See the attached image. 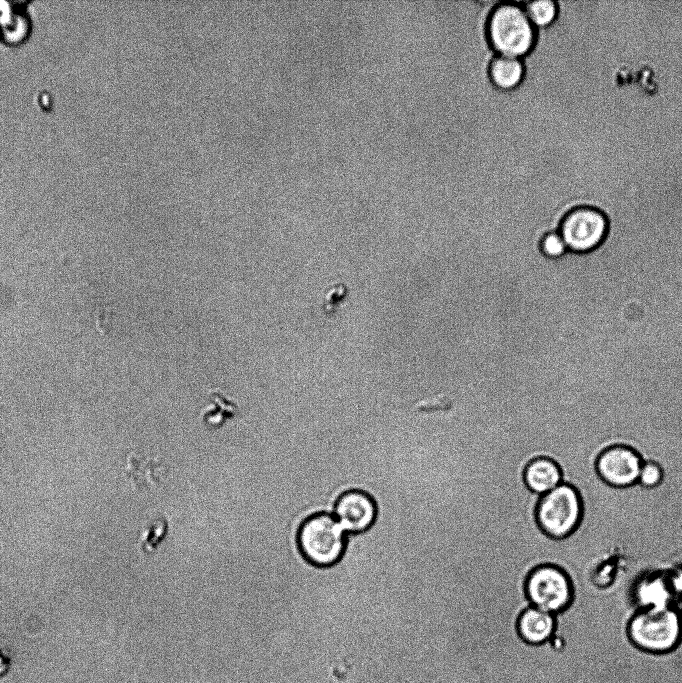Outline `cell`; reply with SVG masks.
<instances>
[{
  "mask_svg": "<svg viewBox=\"0 0 682 683\" xmlns=\"http://www.w3.org/2000/svg\"><path fill=\"white\" fill-rule=\"evenodd\" d=\"M489 43L498 55L524 58L535 46L537 30L520 1H498L486 26Z\"/></svg>",
  "mask_w": 682,
  "mask_h": 683,
  "instance_id": "1",
  "label": "cell"
},
{
  "mask_svg": "<svg viewBox=\"0 0 682 683\" xmlns=\"http://www.w3.org/2000/svg\"><path fill=\"white\" fill-rule=\"evenodd\" d=\"M346 541L347 533L328 511L310 515L297 532L299 552L307 562L320 569H328L340 561Z\"/></svg>",
  "mask_w": 682,
  "mask_h": 683,
  "instance_id": "2",
  "label": "cell"
},
{
  "mask_svg": "<svg viewBox=\"0 0 682 683\" xmlns=\"http://www.w3.org/2000/svg\"><path fill=\"white\" fill-rule=\"evenodd\" d=\"M628 635L643 651L669 652L682 637L681 609L673 606L662 611L639 610L628 624Z\"/></svg>",
  "mask_w": 682,
  "mask_h": 683,
  "instance_id": "3",
  "label": "cell"
},
{
  "mask_svg": "<svg viewBox=\"0 0 682 683\" xmlns=\"http://www.w3.org/2000/svg\"><path fill=\"white\" fill-rule=\"evenodd\" d=\"M582 516L583 503L579 491L564 481L542 495L536 507L540 529L554 539H563L572 534Z\"/></svg>",
  "mask_w": 682,
  "mask_h": 683,
  "instance_id": "4",
  "label": "cell"
},
{
  "mask_svg": "<svg viewBox=\"0 0 682 683\" xmlns=\"http://www.w3.org/2000/svg\"><path fill=\"white\" fill-rule=\"evenodd\" d=\"M609 230L607 214L592 206L570 209L563 215L558 227L568 251L581 255L599 249L607 239Z\"/></svg>",
  "mask_w": 682,
  "mask_h": 683,
  "instance_id": "5",
  "label": "cell"
},
{
  "mask_svg": "<svg viewBox=\"0 0 682 683\" xmlns=\"http://www.w3.org/2000/svg\"><path fill=\"white\" fill-rule=\"evenodd\" d=\"M526 594L533 607L556 615L570 605L573 586L563 569L545 564L536 567L529 574Z\"/></svg>",
  "mask_w": 682,
  "mask_h": 683,
  "instance_id": "6",
  "label": "cell"
},
{
  "mask_svg": "<svg viewBox=\"0 0 682 683\" xmlns=\"http://www.w3.org/2000/svg\"><path fill=\"white\" fill-rule=\"evenodd\" d=\"M643 457L631 446L613 444L603 449L595 460V470L609 486L626 488L638 483Z\"/></svg>",
  "mask_w": 682,
  "mask_h": 683,
  "instance_id": "7",
  "label": "cell"
},
{
  "mask_svg": "<svg viewBox=\"0 0 682 683\" xmlns=\"http://www.w3.org/2000/svg\"><path fill=\"white\" fill-rule=\"evenodd\" d=\"M376 512L373 499L359 490H348L340 494L332 510V514L347 534L367 530L373 524Z\"/></svg>",
  "mask_w": 682,
  "mask_h": 683,
  "instance_id": "8",
  "label": "cell"
},
{
  "mask_svg": "<svg viewBox=\"0 0 682 683\" xmlns=\"http://www.w3.org/2000/svg\"><path fill=\"white\" fill-rule=\"evenodd\" d=\"M556 628L555 615L533 606L525 609L518 618L517 631L520 638L530 645L548 642Z\"/></svg>",
  "mask_w": 682,
  "mask_h": 683,
  "instance_id": "9",
  "label": "cell"
},
{
  "mask_svg": "<svg viewBox=\"0 0 682 683\" xmlns=\"http://www.w3.org/2000/svg\"><path fill=\"white\" fill-rule=\"evenodd\" d=\"M524 481L532 492L542 496L563 482V474L556 461L542 456L527 464Z\"/></svg>",
  "mask_w": 682,
  "mask_h": 683,
  "instance_id": "10",
  "label": "cell"
},
{
  "mask_svg": "<svg viewBox=\"0 0 682 683\" xmlns=\"http://www.w3.org/2000/svg\"><path fill=\"white\" fill-rule=\"evenodd\" d=\"M525 74L522 59L495 54L488 67V75L492 84L503 91L518 87Z\"/></svg>",
  "mask_w": 682,
  "mask_h": 683,
  "instance_id": "11",
  "label": "cell"
},
{
  "mask_svg": "<svg viewBox=\"0 0 682 683\" xmlns=\"http://www.w3.org/2000/svg\"><path fill=\"white\" fill-rule=\"evenodd\" d=\"M522 5L530 22L538 29L550 27L559 15L558 2L552 0L527 1Z\"/></svg>",
  "mask_w": 682,
  "mask_h": 683,
  "instance_id": "12",
  "label": "cell"
},
{
  "mask_svg": "<svg viewBox=\"0 0 682 683\" xmlns=\"http://www.w3.org/2000/svg\"><path fill=\"white\" fill-rule=\"evenodd\" d=\"M211 405L203 414L204 420L212 425H217L227 418L233 417L238 412L237 404L229 399L219 389L209 391Z\"/></svg>",
  "mask_w": 682,
  "mask_h": 683,
  "instance_id": "13",
  "label": "cell"
},
{
  "mask_svg": "<svg viewBox=\"0 0 682 683\" xmlns=\"http://www.w3.org/2000/svg\"><path fill=\"white\" fill-rule=\"evenodd\" d=\"M541 253L549 260H559L569 251L557 230L545 232L538 242Z\"/></svg>",
  "mask_w": 682,
  "mask_h": 683,
  "instance_id": "14",
  "label": "cell"
},
{
  "mask_svg": "<svg viewBox=\"0 0 682 683\" xmlns=\"http://www.w3.org/2000/svg\"><path fill=\"white\" fill-rule=\"evenodd\" d=\"M664 479L662 466L655 460L644 459L640 469L638 484L646 489L659 486Z\"/></svg>",
  "mask_w": 682,
  "mask_h": 683,
  "instance_id": "15",
  "label": "cell"
},
{
  "mask_svg": "<svg viewBox=\"0 0 682 683\" xmlns=\"http://www.w3.org/2000/svg\"><path fill=\"white\" fill-rule=\"evenodd\" d=\"M345 296V288L342 285L335 286L326 295L322 310L326 315L334 313L338 305L341 303Z\"/></svg>",
  "mask_w": 682,
  "mask_h": 683,
  "instance_id": "16",
  "label": "cell"
},
{
  "mask_svg": "<svg viewBox=\"0 0 682 683\" xmlns=\"http://www.w3.org/2000/svg\"><path fill=\"white\" fill-rule=\"evenodd\" d=\"M669 582L676 599L682 604V564L670 571Z\"/></svg>",
  "mask_w": 682,
  "mask_h": 683,
  "instance_id": "17",
  "label": "cell"
},
{
  "mask_svg": "<svg viewBox=\"0 0 682 683\" xmlns=\"http://www.w3.org/2000/svg\"><path fill=\"white\" fill-rule=\"evenodd\" d=\"M11 657L6 651L0 648V678L6 676L11 668Z\"/></svg>",
  "mask_w": 682,
  "mask_h": 683,
  "instance_id": "18",
  "label": "cell"
},
{
  "mask_svg": "<svg viewBox=\"0 0 682 683\" xmlns=\"http://www.w3.org/2000/svg\"><path fill=\"white\" fill-rule=\"evenodd\" d=\"M578 419H584V418H578ZM591 419H598V418H591ZM573 420H576V419H573ZM600 420H603V419H600ZM569 421H572V420H569ZM604 421H607V420H604ZM566 422H568V421H566ZM566 422H565V423H566ZM607 422H609V421H607ZM610 423H612V422H610ZM563 424H564V423H563ZM563 424H562V425H563ZM612 424H613V423H612ZM562 425H561V426H562ZM613 425H615V424H613ZM561 426H560V427H561ZM615 426H616V425H615ZM560 427H559V428H560ZM616 427H617V426H616ZM617 428H618V427H617ZM618 429H619V428H618ZM558 430H559V429H558ZM558 430H557V431H558ZM619 431H620V429H619ZM556 433H557V432H556ZM556 433H555V434H556ZM620 433H621V431H620ZM621 435H622V434H621ZM554 436H555V435H554ZM553 438H554V437H553ZM552 440H553V439H552ZM622 442H623V435H622ZM551 443H552V442H551ZM549 448H550V447H549ZM548 450H549V449H548ZM547 457H548V456H547Z\"/></svg>",
  "mask_w": 682,
  "mask_h": 683,
  "instance_id": "19",
  "label": "cell"
},
{
  "mask_svg": "<svg viewBox=\"0 0 682 683\" xmlns=\"http://www.w3.org/2000/svg\"><path fill=\"white\" fill-rule=\"evenodd\" d=\"M681 617H682V608H681Z\"/></svg>",
  "mask_w": 682,
  "mask_h": 683,
  "instance_id": "20",
  "label": "cell"
}]
</instances>
